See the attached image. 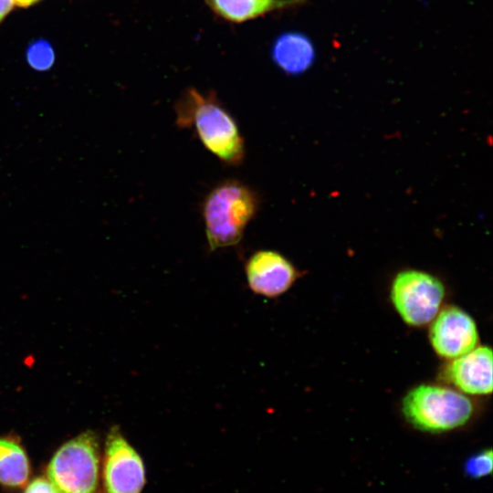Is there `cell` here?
<instances>
[{"label": "cell", "mask_w": 493, "mask_h": 493, "mask_svg": "<svg viewBox=\"0 0 493 493\" xmlns=\"http://www.w3.org/2000/svg\"><path fill=\"white\" fill-rule=\"evenodd\" d=\"M175 124L194 131L203 146L230 166L240 165L245 142L237 122L215 93L186 89L174 105Z\"/></svg>", "instance_id": "obj_1"}, {"label": "cell", "mask_w": 493, "mask_h": 493, "mask_svg": "<svg viewBox=\"0 0 493 493\" xmlns=\"http://www.w3.org/2000/svg\"><path fill=\"white\" fill-rule=\"evenodd\" d=\"M258 207L257 192L239 180L226 179L212 188L202 205L209 249L237 245Z\"/></svg>", "instance_id": "obj_2"}, {"label": "cell", "mask_w": 493, "mask_h": 493, "mask_svg": "<svg viewBox=\"0 0 493 493\" xmlns=\"http://www.w3.org/2000/svg\"><path fill=\"white\" fill-rule=\"evenodd\" d=\"M402 411L405 419L415 428L429 433H442L467 423L474 407L471 400L456 389L421 384L405 394Z\"/></svg>", "instance_id": "obj_3"}, {"label": "cell", "mask_w": 493, "mask_h": 493, "mask_svg": "<svg viewBox=\"0 0 493 493\" xmlns=\"http://www.w3.org/2000/svg\"><path fill=\"white\" fill-rule=\"evenodd\" d=\"M100 462L98 437L86 431L56 451L47 475L58 493H99Z\"/></svg>", "instance_id": "obj_4"}, {"label": "cell", "mask_w": 493, "mask_h": 493, "mask_svg": "<svg viewBox=\"0 0 493 493\" xmlns=\"http://www.w3.org/2000/svg\"><path fill=\"white\" fill-rule=\"evenodd\" d=\"M445 295L446 289L440 279L416 269L399 272L390 290L396 312L406 324L414 327L431 323L441 309Z\"/></svg>", "instance_id": "obj_5"}, {"label": "cell", "mask_w": 493, "mask_h": 493, "mask_svg": "<svg viewBox=\"0 0 493 493\" xmlns=\"http://www.w3.org/2000/svg\"><path fill=\"white\" fill-rule=\"evenodd\" d=\"M104 453V493H141L146 483L144 463L118 426L108 433Z\"/></svg>", "instance_id": "obj_6"}, {"label": "cell", "mask_w": 493, "mask_h": 493, "mask_svg": "<svg viewBox=\"0 0 493 493\" xmlns=\"http://www.w3.org/2000/svg\"><path fill=\"white\" fill-rule=\"evenodd\" d=\"M429 341L438 356L453 360L477 346V327L464 309L448 306L431 321Z\"/></svg>", "instance_id": "obj_7"}, {"label": "cell", "mask_w": 493, "mask_h": 493, "mask_svg": "<svg viewBox=\"0 0 493 493\" xmlns=\"http://www.w3.org/2000/svg\"><path fill=\"white\" fill-rule=\"evenodd\" d=\"M247 286L255 294L273 299L287 292L299 277L296 267L275 250L254 252L246 260Z\"/></svg>", "instance_id": "obj_8"}, {"label": "cell", "mask_w": 493, "mask_h": 493, "mask_svg": "<svg viewBox=\"0 0 493 493\" xmlns=\"http://www.w3.org/2000/svg\"><path fill=\"white\" fill-rule=\"evenodd\" d=\"M492 365V350L488 346H477L470 351L450 360L444 371V377L465 394H490Z\"/></svg>", "instance_id": "obj_9"}, {"label": "cell", "mask_w": 493, "mask_h": 493, "mask_svg": "<svg viewBox=\"0 0 493 493\" xmlns=\"http://www.w3.org/2000/svg\"><path fill=\"white\" fill-rule=\"evenodd\" d=\"M270 55L281 71L288 75H299L310 68L316 53L307 36L298 31H288L275 38Z\"/></svg>", "instance_id": "obj_10"}, {"label": "cell", "mask_w": 493, "mask_h": 493, "mask_svg": "<svg viewBox=\"0 0 493 493\" xmlns=\"http://www.w3.org/2000/svg\"><path fill=\"white\" fill-rule=\"evenodd\" d=\"M222 19L243 23L273 11L295 5L303 0H203Z\"/></svg>", "instance_id": "obj_11"}, {"label": "cell", "mask_w": 493, "mask_h": 493, "mask_svg": "<svg viewBox=\"0 0 493 493\" xmlns=\"http://www.w3.org/2000/svg\"><path fill=\"white\" fill-rule=\"evenodd\" d=\"M29 475V461L23 446L15 438L0 437V483L23 488Z\"/></svg>", "instance_id": "obj_12"}, {"label": "cell", "mask_w": 493, "mask_h": 493, "mask_svg": "<svg viewBox=\"0 0 493 493\" xmlns=\"http://www.w3.org/2000/svg\"><path fill=\"white\" fill-rule=\"evenodd\" d=\"M26 58L33 68L44 71L53 65L55 54L52 47L47 41L37 40L28 47Z\"/></svg>", "instance_id": "obj_13"}, {"label": "cell", "mask_w": 493, "mask_h": 493, "mask_svg": "<svg viewBox=\"0 0 493 493\" xmlns=\"http://www.w3.org/2000/svg\"><path fill=\"white\" fill-rule=\"evenodd\" d=\"M492 451L486 449L470 456L465 464V472L474 478H479L491 473Z\"/></svg>", "instance_id": "obj_14"}, {"label": "cell", "mask_w": 493, "mask_h": 493, "mask_svg": "<svg viewBox=\"0 0 493 493\" xmlns=\"http://www.w3.org/2000/svg\"><path fill=\"white\" fill-rule=\"evenodd\" d=\"M24 493H58L51 482L44 477L35 478Z\"/></svg>", "instance_id": "obj_15"}, {"label": "cell", "mask_w": 493, "mask_h": 493, "mask_svg": "<svg viewBox=\"0 0 493 493\" xmlns=\"http://www.w3.org/2000/svg\"><path fill=\"white\" fill-rule=\"evenodd\" d=\"M13 6V0H0V22L12 10Z\"/></svg>", "instance_id": "obj_16"}, {"label": "cell", "mask_w": 493, "mask_h": 493, "mask_svg": "<svg viewBox=\"0 0 493 493\" xmlns=\"http://www.w3.org/2000/svg\"><path fill=\"white\" fill-rule=\"evenodd\" d=\"M37 1L38 0H13L14 4H16V5H19L21 7H27V6L35 4Z\"/></svg>", "instance_id": "obj_17"}]
</instances>
